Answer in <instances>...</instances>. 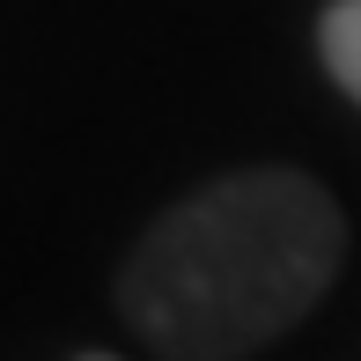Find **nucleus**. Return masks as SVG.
<instances>
[{
    "label": "nucleus",
    "instance_id": "nucleus-1",
    "mask_svg": "<svg viewBox=\"0 0 361 361\" xmlns=\"http://www.w3.org/2000/svg\"><path fill=\"white\" fill-rule=\"evenodd\" d=\"M339 200L302 170H236L162 214L118 266V310L162 361H243L324 302Z\"/></svg>",
    "mask_w": 361,
    "mask_h": 361
},
{
    "label": "nucleus",
    "instance_id": "nucleus-2",
    "mask_svg": "<svg viewBox=\"0 0 361 361\" xmlns=\"http://www.w3.org/2000/svg\"><path fill=\"white\" fill-rule=\"evenodd\" d=\"M324 67L339 74V89L361 104V0H339L324 15Z\"/></svg>",
    "mask_w": 361,
    "mask_h": 361
},
{
    "label": "nucleus",
    "instance_id": "nucleus-3",
    "mask_svg": "<svg viewBox=\"0 0 361 361\" xmlns=\"http://www.w3.org/2000/svg\"><path fill=\"white\" fill-rule=\"evenodd\" d=\"M81 361H111V354H81Z\"/></svg>",
    "mask_w": 361,
    "mask_h": 361
}]
</instances>
